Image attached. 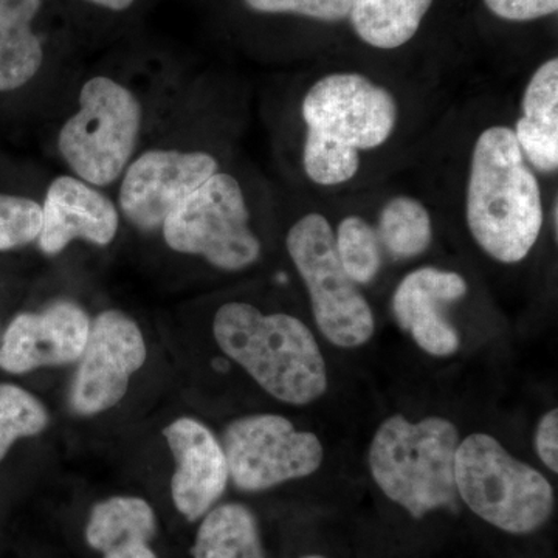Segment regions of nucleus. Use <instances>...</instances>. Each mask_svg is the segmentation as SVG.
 <instances>
[{"label":"nucleus","instance_id":"obj_1","mask_svg":"<svg viewBox=\"0 0 558 558\" xmlns=\"http://www.w3.org/2000/svg\"><path fill=\"white\" fill-rule=\"evenodd\" d=\"M301 165L314 185L336 189L354 180L362 154L384 148L398 130V98L359 72L322 76L301 100Z\"/></svg>","mask_w":558,"mask_h":558},{"label":"nucleus","instance_id":"obj_2","mask_svg":"<svg viewBox=\"0 0 558 558\" xmlns=\"http://www.w3.org/2000/svg\"><path fill=\"white\" fill-rule=\"evenodd\" d=\"M465 223L475 244L505 266L523 263L542 236V185L506 124L484 128L473 142Z\"/></svg>","mask_w":558,"mask_h":558},{"label":"nucleus","instance_id":"obj_3","mask_svg":"<svg viewBox=\"0 0 558 558\" xmlns=\"http://www.w3.org/2000/svg\"><path fill=\"white\" fill-rule=\"evenodd\" d=\"M213 336L220 351L279 402L306 407L328 391L325 355L295 315L230 301L216 311Z\"/></svg>","mask_w":558,"mask_h":558},{"label":"nucleus","instance_id":"obj_4","mask_svg":"<svg viewBox=\"0 0 558 558\" xmlns=\"http://www.w3.org/2000/svg\"><path fill=\"white\" fill-rule=\"evenodd\" d=\"M459 442V429L450 418L428 416L414 422L392 414L371 440V476L385 497L413 519L440 509L458 512L454 458Z\"/></svg>","mask_w":558,"mask_h":558},{"label":"nucleus","instance_id":"obj_5","mask_svg":"<svg viewBox=\"0 0 558 558\" xmlns=\"http://www.w3.org/2000/svg\"><path fill=\"white\" fill-rule=\"evenodd\" d=\"M454 481L459 501L508 534L537 531L550 519L556 505L549 480L512 457L487 433H472L461 439L454 458Z\"/></svg>","mask_w":558,"mask_h":558},{"label":"nucleus","instance_id":"obj_6","mask_svg":"<svg viewBox=\"0 0 558 558\" xmlns=\"http://www.w3.org/2000/svg\"><path fill=\"white\" fill-rule=\"evenodd\" d=\"M142 123V102L130 87L94 76L81 87L78 110L62 124L58 150L76 178L105 189L134 160Z\"/></svg>","mask_w":558,"mask_h":558},{"label":"nucleus","instance_id":"obj_7","mask_svg":"<svg viewBox=\"0 0 558 558\" xmlns=\"http://www.w3.org/2000/svg\"><path fill=\"white\" fill-rule=\"evenodd\" d=\"M286 248L310 295L319 332L333 347L355 349L373 339L376 317L360 288L341 266L333 227L325 215L306 213L286 236Z\"/></svg>","mask_w":558,"mask_h":558},{"label":"nucleus","instance_id":"obj_8","mask_svg":"<svg viewBox=\"0 0 558 558\" xmlns=\"http://www.w3.org/2000/svg\"><path fill=\"white\" fill-rule=\"evenodd\" d=\"M160 230L174 252L201 256L223 271L248 269L263 253L244 189L230 172L213 174L168 216Z\"/></svg>","mask_w":558,"mask_h":558},{"label":"nucleus","instance_id":"obj_9","mask_svg":"<svg viewBox=\"0 0 558 558\" xmlns=\"http://www.w3.org/2000/svg\"><path fill=\"white\" fill-rule=\"evenodd\" d=\"M230 480L242 492L269 490L317 473L325 447L312 432H301L281 414L258 413L234 418L222 440Z\"/></svg>","mask_w":558,"mask_h":558},{"label":"nucleus","instance_id":"obj_10","mask_svg":"<svg viewBox=\"0 0 558 558\" xmlns=\"http://www.w3.org/2000/svg\"><path fill=\"white\" fill-rule=\"evenodd\" d=\"M146 357L148 349L137 323L124 312L102 311L92 319L89 339L70 385V411L89 417L119 405Z\"/></svg>","mask_w":558,"mask_h":558},{"label":"nucleus","instance_id":"obj_11","mask_svg":"<svg viewBox=\"0 0 558 558\" xmlns=\"http://www.w3.org/2000/svg\"><path fill=\"white\" fill-rule=\"evenodd\" d=\"M220 171L207 150L149 149L121 175L119 211L140 231H157L193 191Z\"/></svg>","mask_w":558,"mask_h":558},{"label":"nucleus","instance_id":"obj_12","mask_svg":"<svg viewBox=\"0 0 558 558\" xmlns=\"http://www.w3.org/2000/svg\"><path fill=\"white\" fill-rule=\"evenodd\" d=\"M92 319L81 304L57 300L38 312H22L0 343V368L11 374L78 362Z\"/></svg>","mask_w":558,"mask_h":558},{"label":"nucleus","instance_id":"obj_13","mask_svg":"<svg viewBox=\"0 0 558 558\" xmlns=\"http://www.w3.org/2000/svg\"><path fill=\"white\" fill-rule=\"evenodd\" d=\"M468 293V279L458 271L418 267L407 274L392 293V317L422 351L433 357H451L461 348V337L447 310Z\"/></svg>","mask_w":558,"mask_h":558},{"label":"nucleus","instance_id":"obj_14","mask_svg":"<svg viewBox=\"0 0 558 558\" xmlns=\"http://www.w3.org/2000/svg\"><path fill=\"white\" fill-rule=\"evenodd\" d=\"M175 461L171 495L175 509L197 521L215 508L230 481L222 444L194 417H179L163 429Z\"/></svg>","mask_w":558,"mask_h":558},{"label":"nucleus","instance_id":"obj_15","mask_svg":"<svg viewBox=\"0 0 558 558\" xmlns=\"http://www.w3.org/2000/svg\"><path fill=\"white\" fill-rule=\"evenodd\" d=\"M43 207L38 245L49 256L60 255L73 241L106 247L120 229L116 202L76 175L51 180Z\"/></svg>","mask_w":558,"mask_h":558},{"label":"nucleus","instance_id":"obj_16","mask_svg":"<svg viewBox=\"0 0 558 558\" xmlns=\"http://www.w3.org/2000/svg\"><path fill=\"white\" fill-rule=\"evenodd\" d=\"M524 159L532 170L557 174L558 170V60L543 62L532 73L523 97L520 116L512 128Z\"/></svg>","mask_w":558,"mask_h":558},{"label":"nucleus","instance_id":"obj_17","mask_svg":"<svg viewBox=\"0 0 558 558\" xmlns=\"http://www.w3.org/2000/svg\"><path fill=\"white\" fill-rule=\"evenodd\" d=\"M43 0H0V92L21 89L38 75L44 61L33 32Z\"/></svg>","mask_w":558,"mask_h":558},{"label":"nucleus","instance_id":"obj_18","mask_svg":"<svg viewBox=\"0 0 558 558\" xmlns=\"http://www.w3.org/2000/svg\"><path fill=\"white\" fill-rule=\"evenodd\" d=\"M433 0H352L349 22L363 43L395 50L416 36Z\"/></svg>","mask_w":558,"mask_h":558},{"label":"nucleus","instance_id":"obj_19","mask_svg":"<svg viewBox=\"0 0 558 558\" xmlns=\"http://www.w3.org/2000/svg\"><path fill=\"white\" fill-rule=\"evenodd\" d=\"M194 558H266L255 513L241 502H227L205 513Z\"/></svg>","mask_w":558,"mask_h":558},{"label":"nucleus","instance_id":"obj_20","mask_svg":"<svg viewBox=\"0 0 558 558\" xmlns=\"http://www.w3.org/2000/svg\"><path fill=\"white\" fill-rule=\"evenodd\" d=\"M157 519L153 506L138 497H112L92 509L86 526V542L105 554L126 542H150L156 535Z\"/></svg>","mask_w":558,"mask_h":558},{"label":"nucleus","instance_id":"obj_21","mask_svg":"<svg viewBox=\"0 0 558 558\" xmlns=\"http://www.w3.org/2000/svg\"><path fill=\"white\" fill-rule=\"evenodd\" d=\"M376 227L384 253L392 259L418 258L432 247L433 219L416 197L398 194L381 205Z\"/></svg>","mask_w":558,"mask_h":558},{"label":"nucleus","instance_id":"obj_22","mask_svg":"<svg viewBox=\"0 0 558 558\" xmlns=\"http://www.w3.org/2000/svg\"><path fill=\"white\" fill-rule=\"evenodd\" d=\"M337 255L341 266L355 284H373L384 267L381 248L376 227L359 215H348L333 229Z\"/></svg>","mask_w":558,"mask_h":558},{"label":"nucleus","instance_id":"obj_23","mask_svg":"<svg viewBox=\"0 0 558 558\" xmlns=\"http://www.w3.org/2000/svg\"><path fill=\"white\" fill-rule=\"evenodd\" d=\"M49 424V411L35 395L17 385L0 384V461L17 439L38 436Z\"/></svg>","mask_w":558,"mask_h":558},{"label":"nucleus","instance_id":"obj_24","mask_svg":"<svg viewBox=\"0 0 558 558\" xmlns=\"http://www.w3.org/2000/svg\"><path fill=\"white\" fill-rule=\"evenodd\" d=\"M43 207L28 197L0 194V252L38 241Z\"/></svg>","mask_w":558,"mask_h":558},{"label":"nucleus","instance_id":"obj_25","mask_svg":"<svg viewBox=\"0 0 558 558\" xmlns=\"http://www.w3.org/2000/svg\"><path fill=\"white\" fill-rule=\"evenodd\" d=\"M264 14H296L322 22H341L351 13L352 0H242Z\"/></svg>","mask_w":558,"mask_h":558},{"label":"nucleus","instance_id":"obj_26","mask_svg":"<svg viewBox=\"0 0 558 558\" xmlns=\"http://www.w3.org/2000/svg\"><path fill=\"white\" fill-rule=\"evenodd\" d=\"M484 3L499 20L510 22L537 21L558 11V0H484Z\"/></svg>","mask_w":558,"mask_h":558},{"label":"nucleus","instance_id":"obj_27","mask_svg":"<svg viewBox=\"0 0 558 558\" xmlns=\"http://www.w3.org/2000/svg\"><path fill=\"white\" fill-rule=\"evenodd\" d=\"M535 451L550 472H558V410L546 411L535 428Z\"/></svg>","mask_w":558,"mask_h":558},{"label":"nucleus","instance_id":"obj_28","mask_svg":"<svg viewBox=\"0 0 558 558\" xmlns=\"http://www.w3.org/2000/svg\"><path fill=\"white\" fill-rule=\"evenodd\" d=\"M102 558H159L149 546V542H142V539H134V542H126L123 545L116 546V548L106 550Z\"/></svg>","mask_w":558,"mask_h":558},{"label":"nucleus","instance_id":"obj_29","mask_svg":"<svg viewBox=\"0 0 558 558\" xmlns=\"http://www.w3.org/2000/svg\"><path fill=\"white\" fill-rule=\"evenodd\" d=\"M86 2L94 3V5L108 9L110 11H124L134 5L135 0H86Z\"/></svg>","mask_w":558,"mask_h":558},{"label":"nucleus","instance_id":"obj_30","mask_svg":"<svg viewBox=\"0 0 558 558\" xmlns=\"http://www.w3.org/2000/svg\"><path fill=\"white\" fill-rule=\"evenodd\" d=\"M303 558H325V557H319V556H310V557H303Z\"/></svg>","mask_w":558,"mask_h":558}]
</instances>
